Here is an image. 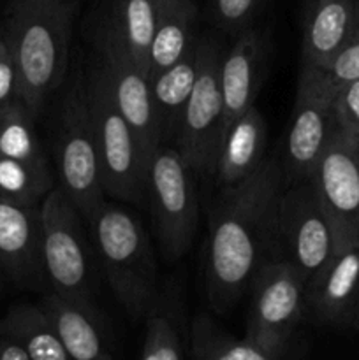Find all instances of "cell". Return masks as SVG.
Segmentation results:
<instances>
[{
  "label": "cell",
  "instance_id": "cell-4",
  "mask_svg": "<svg viewBox=\"0 0 359 360\" xmlns=\"http://www.w3.org/2000/svg\"><path fill=\"white\" fill-rule=\"evenodd\" d=\"M84 94L97 139L106 195L125 202L144 199L148 153L113 98L99 67L84 74Z\"/></svg>",
  "mask_w": 359,
  "mask_h": 360
},
{
  "label": "cell",
  "instance_id": "cell-9",
  "mask_svg": "<svg viewBox=\"0 0 359 360\" xmlns=\"http://www.w3.org/2000/svg\"><path fill=\"white\" fill-rule=\"evenodd\" d=\"M199 72L180 116L175 143L194 171L213 172L218 144L225 127L220 86L222 49L217 39H199Z\"/></svg>",
  "mask_w": 359,
  "mask_h": 360
},
{
  "label": "cell",
  "instance_id": "cell-11",
  "mask_svg": "<svg viewBox=\"0 0 359 360\" xmlns=\"http://www.w3.org/2000/svg\"><path fill=\"white\" fill-rule=\"evenodd\" d=\"M250 311L245 333L294 340L305 316L306 278L284 257L264 264L250 283Z\"/></svg>",
  "mask_w": 359,
  "mask_h": 360
},
{
  "label": "cell",
  "instance_id": "cell-26",
  "mask_svg": "<svg viewBox=\"0 0 359 360\" xmlns=\"http://www.w3.org/2000/svg\"><path fill=\"white\" fill-rule=\"evenodd\" d=\"M35 118L37 116L25 102L0 108V155L41 171H49L44 148L35 130Z\"/></svg>",
  "mask_w": 359,
  "mask_h": 360
},
{
  "label": "cell",
  "instance_id": "cell-24",
  "mask_svg": "<svg viewBox=\"0 0 359 360\" xmlns=\"http://www.w3.org/2000/svg\"><path fill=\"white\" fill-rule=\"evenodd\" d=\"M157 11L158 0H111L104 23L99 27L111 35L146 74Z\"/></svg>",
  "mask_w": 359,
  "mask_h": 360
},
{
  "label": "cell",
  "instance_id": "cell-27",
  "mask_svg": "<svg viewBox=\"0 0 359 360\" xmlns=\"http://www.w3.org/2000/svg\"><path fill=\"white\" fill-rule=\"evenodd\" d=\"M264 4L266 0H210V16L218 30L234 37L256 27Z\"/></svg>",
  "mask_w": 359,
  "mask_h": 360
},
{
  "label": "cell",
  "instance_id": "cell-3",
  "mask_svg": "<svg viewBox=\"0 0 359 360\" xmlns=\"http://www.w3.org/2000/svg\"><path fill=\"white\" fill-rule=\"evenodd\" d=\"M101 269L130 320H143L157 292V262L143 224L125 207L104 200L87 220Z\"/></svg>",
  "mask_w": 359,
  "mask_h": 360
},
{
  "label": "cell",
  "instance_id": "cell-25",
  "mask_svg": "<svg viewBox=\"0 0 359 360\" xmlns=\"http://www.w3.org/2000/svg\"><path fill=\"white\" fill-rule=\"evenodd\" d=\"M0 336L23 348L30 360L69 359L41 304L20 302L11 306L0 316Z\"/></svg>",
  "mask_w": 359,
  "mask_h": 360
},
{
  "label": "cell",
  "instance_id": "cell-6",
  "mask_svg": "<svg viewBox=\"0 0 359 360\" xmlns=\"http://www.w3.org/2000/svg\"><path fill=\"white\" fill-rule=\"evenodd\" d=\"M192 171L180 151L168 144H158L148 157L144 197L150 202L158 245L169 262L182 259L196 238L199 197Z\"/></svg>",
  "mask_w": 359,
  "mask_h": 360
},
{
  "label": "cell",
  "instance_id": "cell-32",
  "mask_svg": "<svg viewBox=\"0 0 359 360\" xmlns=\"http://www.w3.org/2000/svg\"><path fill=\"white\" fill-rule=\"evenodd\" d=\"M348 139H351V146H352V153H354V158L355 162H358L359 165V136H348Z\"/></svg>",
  "mask_w": 359,
  "mask_h": 360
},
{
  "label": "cell",
  "instance_id": "cell-12",
  "mask_svg": "<svg viewBox=\"0 0 359 360\" xmlns=\"http://www.w3.org/2000/svg\"><path fill=\"white\" fill-rule=\"evenodd\" d=\"M94 42L97 51L95 65L104 76L116 105L136 130L144 151L150 157L151 151L162 144V134L148 74L102 28L95 32Z\"/></svg>",
  "mask_w": 359,
  "mask_h": 360
},
{
  "label": "cell",
  "instance_id": "cell-35",
  "mask_svg": "<svg viewBox=\"0 0 359 360\" xmlns=\"http://www.w3.org/2000/svg\"><path fill=\"white\" fill-rule=\"evenodd\" d=\"M0 39H2V25H0Z\"/></svg>",
  "mask_w": 359,
  "mask_h": 360
},
{
  "label": "cell",
  "instance_id": "cell-17",
  "mask_svg": "<svg viewBox=\"0 0 359 360\" xmlns=\"http://www.w3.org/2000/svg\"><path fill=\"white\" fill-rule=\"evenodd\" d=\"M39 304L48 315L60 343L69 354V359H115L106 336L104 319L95 308L94 299L51 290Z\"/></svg>",
  "mask_w": 359,
  "mask_h": 360
},
{
  "label": "cell",
  "instance_id": "cell-5",
  "mask_svg": "<svg viewBox=\"0 0 359 360\" xmlns=\"http://www.w3.org/2000/svg\"><path fill=\"white\" fill-rule=\"evenodd\" d=\"M55 162L58 185L87 221L106 200V192L101 155L84 94V74H77L60 98Z\"/></svg>",
  "mask_w": 359,
  "mask_h": 360
},
{
  "label": "cell",
  "instance_id": "cell-19",
  "mask_svg": "<svg viewBox=\"0 0 359 360\" xmlns=\"http://www.w3.org/2000/svg\"><path fill=\"white\" fill-rule=\"evenodd\" d=\"M144 338L139 357L144 360H182L189 357L183 288L176 278L157 287L143 316Z\"/></svg>",
  "mask_w": 359,
  "mask_h": 360
},
{
  "label": "cell",
  "instance_id": "cell-15",
  "mask_svg": "<svg viewBox=\"0 0 359 360\" xmlns=\"http://www.w3.org/2000/svg\"><path fill=\"white\" fill-rule=\"evenodd\" d=\"M358 309L359 246H347L306 281L305 315L317 326L352 329Z\"/></svg>",
  "mask_w": 359,
  "mask_h": 360
},
{
  "label": "cell",
  "instance_id": "cell-22",
  "mask_svg": "<svg viewBox=\"0 0 359 360\" xmlns=\"http://www.w3.org/2000/svg\"><path fill=\"white\" fill-rule=\"evenodd\" d=\"M197 7L192 0H158L157 23L148 56V81L178 62L194 44Z\"/></svg>",
  "mask_w": 359,
  "mask_h": 360
},
{
  "label": "cell",
  "instance_id": "cell-30",
  "mask_svg": "<svg viewBox=\"0 0 359 360\" xmlns=\"http://www.w3.org/2000/svg\"><path fill=\"white\" fill-rule=\"evenodd\" d=\"M16 102H23L21 101L20 72H18L16 60H14L9 44H7L2 28V39H0V108L16 104Z\"/></svg>",
  "mask_w": 359,
  "mask_h": 360
},
{
  "label": "cell",
  "instance_id": "cell-29",
  "mask_svg": "<svg viewBox=\"0 0 359 360\" xmlns=\"http://www.w3.org/2000/svg\"><path fill=\"white\" fill-rule=\"evenodd\" d=\"M331 86H338L347 81L359 79V25L344 48L336 53L329 65L324 69Z\"/></svg>",
  "mask_w": 359,
  "mask_h": 360
},
{
  "label": "cell",
  "instance_id": "cell-20",
  "mask_svg": "<svg viewBox=\"0 0 359 360\" xmlns=\"http://www.w3.org/2000/svg\"><path fill=\"white\" fill-rule=\"evenodd\" d=\"M296 340L256 336L245 333L232 336L213 319L201 313L189 329V357L199 360H278L294 355Z\"/></svg>",
  "mask_w": 359,
  "mask_h": 360
},
{
  "label": "cell",
  "instance_id": "cell-10",
  "mask_svg": "<svg viewBox=\"0 0 359 360\" xmlns=\"http://www.w3.org/2000/svg\"><path fill=\"white\" fill-rule=\"evenodd\" d=\"M280 253L306 281L336 253L333 225L312 179L287 183L278 206Z\"/></svg>",
  "mask_w": 359,
  "mask_h": 360
},
{
  "label": "cell",
  "instance_id": "cell-34",
  "mask_svg": "<svg viewBox=\"0 0 359 360\" xmlns=\"http://www.w3.org/2000/svg\"><path fill=\"white\" fill-rule=\"evenodd\" d=\"M2 269H0V288H2Z\"/></svg>",
  "mask_w": 359,
  "mask_h": 360
},
{
  "label": "cell",
  "instance_id": "cell-18",
  "mask_svg": "<svg viewBox=\"0 0 359 360\" xmlns=\"http://www.w3.org/2000/svg\"><path fill=\"white\" fill-rule=\"evenodd\" d=\"M359 25V0H303L301 62L326 69Z\"/></svg>",
  "mask_w": 359,
  "mask_h": 360
},
{
  "label": "cell",
  "instance_id": "cell-14",
  "mask_svg": "<svg viewBox=\"0 0 359 360\" xmlns=\"http://www.w3.org/2000/svg\"><path fill=\"white\" fill-rule=\"evenodd\" d=\"M0 269L23 290L49 287L41 250V204L27 206L0 195Z\"/></svg>",
  "mask_w": 359,
  "mask_h": 360
},
{
  "label": "cell",
  "instance_id": "cell-8",
  "mask_svg": "<svg viewBox=\"0 0 359 360\" xmlns=\"http://www.w3.org/2000/svg\"><path fill=\"white\" fill-rule=\"evenodd\" d=\"M340 132L333 109V86L324 69L301 62L294 105L284 144L285 185L308 179L317 162Z\"/></svg>",
  "mask_w": 359,
  "mask_h": 360
},
{
  "label": "cell",
  "instance_id": "cell-33",
  "mask_svg": "<svg viewBox=\"0 0 359 360\" xmlns=\"http://www.w3.org/2000/svg\"><path fill=\"white\" fill-rule=\"evenodd\" d=\"M352 330H354V333H358V334H359V309H358V313H355L354 323H352Z\"/></svg>",
  "mask_w": 359,
  "mask_h": 360
},
{
  "label": "cell",
  "instance_id": "cell-31",
  "mask_svg": "<svg viewBox=\"0 0 359 360\" xmlns=\"http://www.w3.org/2000/svg\"><path fill=\"white\" fill-rule=\"evenodd\" d=\"M0 360H30L27 352L18 347L14 341L7 340L6 336H0Z\"/></svg>",
  "mask_w": 359,
  "mask_h": 360
},
{
  "label": "cell",
  "instance_id": "cell-28",
  "mask_svg": "<svg viewBox=\"0 0 359 360\" xmlns=\"http://www.w3.org/2000/svg\"><path fill=\"white\" fill-rule=\"evenodd\" d=\"M333 109L338 130L345 136H359V79L333 88Z\"/></svg>",
  "mask_w": 359,
  "mask_h": 360
},
{
  "label": "cell",
  "instance_id": "cell-13",
  "mask_svg": "<svg viewBox=\"0 0 359 360\" xmlns=\"http://www.w3.org/2000/svg\"><path fill=\"white\" fill-rule=\"evenodd\" d=\"M336 239V252L359 246V165L351 139L338 132L310 174Z\"/></svg>",
  "mask_w": 359,
  "mask_h": 360
},
{
  "label": "cell",
  "instance_id": "cell-16",
  "mask_svg": "<svg viewBox=\"0 0 359 360\" xmlns=\"http://www.w3.org/2000/svg\"><path fill=\"white\" fill-rule=\"evenodd\" d=\"M232 39L231 48L222 53L220 60L225 125L256 104L257 95L266 81L271 51L270 35L257 27L246 28Z\"/></svg>",
  "mask_w": 359,
  "mask_h": 360
},
{
  "label": "cell",
  "instance_id": "cell-7",
  "mask_svg": "<svg viewBox=\"0 0 359 360\" xmlns=\"http://www.w3.org/2000/svg\"><path fill=\"white\" fill-rule=\"evenodd\" d=\"M84 218L62 186H53L41 202V250L51 290L94 299V259Z\"/></svg>",
  "mask_w": 359,
  "mask_h": 360
},
{
  "label": "cell",
  "instance_id": "cell-23",
  "mask_svg": "<svg viewBox=\"0 0 359 360\" xmlns=\"http://www.w3.org/2000/svg\"><path fill=\"white\" fill-rule=\"evenodd\" d=\"M197 72H199V42L196 41V44L178 62L150 77L151 97L160 125L162 144L169 139H175L180 116L189 101Z\"/></svg>",
  "mask_w": 359,
  "mask_h": 360
},
{
  "label": "cell",
  "instance_id": "cell-21",
  "mask_svg": "<svg viewBox=\"0 0 359 360\" xmlns=\"http://www.w3.org/2000/svg\"><path fill=\"white\" fill-rule=\"evenodd\" d=\"M266 144L267 123L253 104L225 125L213 167L217 181L229 186L252 174L266 158Z\"/></svg>",
  "mask_w": 359,
  "mask_h": 360
},
{
  "label": "cell",
  "instance_id": "cell-2",
  "mask_svg": "<svg viewBox=\"0 0 359 360\" xmlns=\"http://www.w3.org/2000/svg\"><path fill=\"white\" fill-rule=\"evenodd\" d=\"M76 0H7L0 20L20 72L21 101L39 116L69 67Z\"/></svg>",
  "mask_w": 359,
  "mask_h": 360
},
{
  "label": "cell",
  "instance_id": "cell-1",
  "mask_svg": "<svg viewBox=\"0 0 359 360\" xmlns=\"http://www.w3.org/2000/svg\"><path fill=\"white\" fill-rule=\"evenodd\" d=\"M285 188L280 162L264 158L259 169L224 186L210 213L206 295L218 315L229 313L250 288L257 271L277 259L278 206Z\"/></svg>",
  "mask_w": 359,
  "mask_h": 360
}]
</instances>
